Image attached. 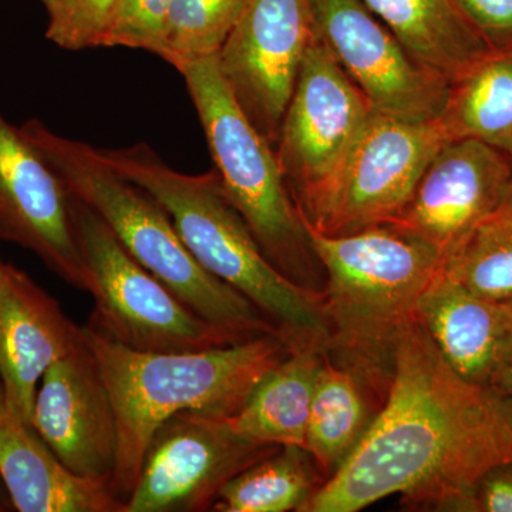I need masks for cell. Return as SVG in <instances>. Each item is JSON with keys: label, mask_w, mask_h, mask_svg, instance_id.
<instances>
[{"label": "cell", "mask_w": 512, "mask_h": 512, "mask_svg": "<svg viewBox=\"0 0 512 512\" xmlns=\"http://www.w3.org/2000/svg\"><path fill=\"white\" fill-rule=\"evenodd\" d=\"M505 461L512 400L458 375L416 319L365 436L301 512H357L392 495L420 510L474 512L478 481Z\"/></svg>", "instance_id": "6da1fadb"}, {"label": "cell", "mask_w": 512, "mask_h": 512, "mask_svg": "<svg viewBox=\"0 0 512 512\" xmlns=\"http://www.w3.org/2000/svg\"><path fill=\"white\" fill-rule=\"evenodd\" d=\"M305 228L326 272L325 356L352 373L382 407L403 330L416 320L417 302L443 266V255L393 224L343 235Z\"/></svg>", "instance_id": "7a4b0ae2"}, {"label": "cell", "mask_w": 512, "mask_h": 512, "mask_svg": "<svg viewBox=\"0 0 512 512\" xmlns=\"http://www.w3.org/2000/svg\"><path fill=\"white\" fill-rule=\"evenodd\" d=\"M83 335L116 410V467L110 490L126 507L148 444L174 414L194 410L229 419L258 383L291 352L276 335L190 353L138 352L84 325Z\"/></svg>", "instance_id": "3957f363"}, {"label": "cell", "mask_w": 512, "mask_h": 512, "mask_svg": "<svg viewBox=\"0 0 512 512\" xmlns=\"http://www.w3.org/2000/svg\"><path fill=\"white\" fill-rule=\"evenodd\" d=\"M99 153L117 173L164 208L202 268L254 303L289 350L309 348L325 353L328 325L322 291L296 284L271 264L228 200L215 170L180 173L146 143L99 148Z\"/></svg>", "instance_id": "277c9868"}, {"label": "cell", "mask_w": 512, "mask_h": 512, "mask_svg": "<svg viewBox=\"0 0 512 512\" xmlns=\"http://www.w3.org/2000/svg\"><path fill=\"white\" fill-rule=\"evenodd\" d=\"M67 194L99 215L124 249L202 319L239 339L276 335L264 313L194 258L164 208L100 156L40 120L19 127Z\"/></svg>", "instance_id": "5b68a950"}, {"label": "cell", "mask_w": 512, "mask_h": 512, "mask_svg": "<svg viewBox=\"0 0 512 512\" xmlns=\"http://www.w3.org/2000/svg\"><path fill=\"white\" fill-rule=\"evenodd\" d=\"M177 70L197 110L228 200L271 264L296 284L319 291L312 279L316 256L275 147L239 106L222 76L218 55L191 60Z\"/></svg>", "instance_id": "8992f818"}, {"label": "cell", "mask_w": 512, "mask_h": 512, "mask_svg": "<svg viewBox=\"0 0 512 512\" xmlns=\"http://www.w3.org/2000/svg\"><path fill=\"white\" fill-rule=\"evenodd\" d=\"M67 195L94 298L89 328L138 352H200L244 340L192 312L128 254L99 215Z\"/></svg>", "instance_id": "52a82bcc"}, {"label": "cell", "mask_w": 512, "mask_h": 512, "mask_svg": "<svg viewBox=\"0 0 512 512\" xmlns=\"http://www.w3.org/2000/svg\"><path fill=\"white\" fill-rule=\"evenodd\" d=\"M450 140L441 119L414 121L373 111L336 174L296 205L303 224L326 235L389 224Z\"/></svg>", "instance_id": "ba28073f"}, {"label": "cell", "mask_w": 512, "mask_h": 512, "mask_svg": "<svg viewBox=\"0 0 512 512\" xmlns=\"http://www.w3.org/2000/svg\"><path fill=\"white\" fill-rule=\"evenodd\" d=\"M279 448L242 439L228 419L194 410L174 414L148 444L124 512L211 511L225 484Z\"/></svg>", "instance_id": "9c48e42d"}, {"label": "cell", "mask_w": 512, "mask_h": 512, "mask_svg": "<svg viewBox=\"0 0 512 512\" xmlns=\"http://www.w3.org/2000/svg\"><path fill=\"white\" fill-rule=\"evenodd\" d=\"M372 113L363 93L313 35L275 146L295 205L336 174Z\"/></svg>", "instance_id": "30bf717a"}, {"label": "cell", "mask_w": 512, "mask_h": 512, "mask_svg": "<svg viewBox=\"0 0 512 512\" xmlns=\"http://www.w3.org/2000/svg\"><path fill=\"white\" fill-rule=\"evenodd\" d=\"M313 32L373 111L441 119L451 84L417 62L362 0H312Z\"/></svg>", "instance_id": "8fae6325"}, {"label": "cell", "mask_w": 512, "mask_h": 512, "mask_svg": "<svg viewBox=\"0 0 512 512\" xmlns=\"http://www.w3.org/2000/svg\"><path fill=\"white\" fill-rule=\"evenodd\" d=\"M313 35L312 0H249L218 52L239 106L274 147Z\"/></svg>", "instance_id": "7c38bea8"}, {"label": "cell", "mask_w": 512, "mask_h": 512, "mask_svg": "<svg viewBox=\"0 0 512 512\" xmlns=\"http://www.w3.org/2000/svg\"><path fill=\"white\" fill-rule=\"evenodd\" d=\"M32 427L73 474L110 485L119 448L116 410L84 335L40 380Z\"/></svg>", "instance_id": "4fadbf2b"}, {"label": "cell", "mask_w": 512, "mask_h": 512, "mask_svg": "<svg viewBox=\"0 0 512 512\" xmlns=\"http://www.w3.org/2000/svg\"><path fill=\"white\" fill-rule=\"evenodd\" d=\"M505 154L473 138L448 141L389 224L423 238L446 258L481 221L503 208L511 180Z\"/></svg>", "instance_id": "5bb4252c"}, {"label": "cell", "mask_w": 512, "mask_h": 512, "mask_svg": "<svg viewBox=\"0 0 512 512\" xmlns=\"http://www.w3.org/2000/svg\"><path fill=\"white\" fill-rule=\"evenodd\" d=\"M0 241L29 249L63 282L89 292L69 195L19 127L0 116Z\"/></svg>", "instance_id": "9a60e30c"}, {"label": "cell", "mask_w": 512, "mask_h": 512, "mask_svg": "<svg viewBox=\"0 0 512 512\" xmlns=\"http://www.w3.org/2000/svg\"><path fill=\"white\" fill-rule=\"evenodd\" d=\"M53 296L12 264L0 274V380L6 410L32 426L37 384L82 339Z\"/></svg>", "instance_id": "2e32d148"}, {"label": "cell", "mask_w": 512, "mask_h": 512, "mask_svg": "<svg viewBox=\"0 0 512 512\" xmlns=\"http://www.w3.org/2000/svg\"><path fill=\"white\" fill-rule=\"evenodd\" d=\"M417 322L444 360L468 382L487 387L494 370L511 355V318L507 302L481 298L443 269L421 293Z\"/></svg>", "instance_id": "e0dca14e"}, {"label": "cell", "mask_w": 512, "mask_h": 512, "mask_svg": "<svg viewBox=\"0 0 512 512\" xmlns=\"http://www.w3.org/2000/svg\"><path fill=\"white\" fill-rule=\"evenodd\" d=\"M0 481L19 512H124L103 481L76 476L32 426L0 410Z\"/></svg>", "instance_id": "ac0fdd59"}, {"label": "cell", "mask_w": 512, "mask_h": 512, "mask_svg": "<svg viewBox=\"0 0 512 512\" xmlns=\"http://www.w3.org/2000/svg\"><path fill=\"white\" fill-rule=\"evenodd\" d=\"M370 12L431 72L456 82L493 47L454 0H362Z\"/></svg>", "instance_id": "d6986e66"}, {"label": "cell", "mask_w": 512, "mask_h": 512, "mask_svg": "<svg viewBox=\"0 0 512 512\" xmlns=\"http://www.w3.org/2000/svg\"><path fill=\"white\" fill-rule=\"evenodd\" d=\"M325 353L295 349L258 383L228 424L242 439L305 448L316 376Z\"/></svg>", "instance_id": "ffe728a7"}, {"label": "cell", "mask_w": 512, "mask_h": 512, "mask_svg": "<svg viewBox=\"0 0 512 512\" xmlns=\"http://www.w3.org/2000/svg\"><path fill=\"white\" fill-rule=\"evenodd\" d=\"M453 138L512 154V47L491 49L451 83L441 116Z\"/></svg>", "instance_id": "44dd1931"}, {"label": "cell", "mask_w": 512, "mask_h": 512, "mask_svg": "<svg viewBox=\"0 0 512 512\" xmlns=\"http://www.w3.org/2000/svg\"><path fill=\"white\" fill-rule=\"evenodd\" d=\"M372 403L375 400L352 373L323 357L313 390L305 448L326 480L365 436L376 416Z\"/></svg>", "instance_id": "7402d4cb"}, {"label": "cell", "mask_w": 512, "mask_h": 512, "mask_svg": "<svg viewBox=\"0 0 512 512\" xmlns=\"http://www.w3.org/2000/svg\"><path fill=\"white\" fill-rule=\"evenodd\" d=\"M319 473L306 448L281 447L225 484L211 511L301 512L325 483Z\"/></svg>", "instance_id": "603a6c76"}, {"label": "cell", "mask_w": 512, "mask_h": 512, "mask_svg": "<svg viewBox=\"0 0 512 512\" xmlns=\"http://www.w3.org/2000/svg\"><path fill=\"white\" fill-rule=\"evenodd\" d=\"M444 274L481 298L512 301V211H495L444 258Z\"/></svg>", "instance_id": "cb8c5ba5"}, {"label": "cell", "mask_w": 512, "mask_h": 512, "mask_svg": "<svg viewBox=\"0 0 512 512\" xmlns=\"http://www.w3.org/2000/svg\"><path fill=\"white\" fill-rule=\"evenodd\" d=\"M249 0H173L168 62L175 69L218 55Z\"/></svg>", "instance_id": "d4e9b609"}, {"label": "cell", "mask_w": 512, "mask_h": 512, "mask_svg": "<svg viewBox=\"0 0 512 512\" xmlns=\"http://www.w3.org/2000/svg\"><path fill=\"white\" fill-rule=\"evenodd\" d=\"M173 0H119L101 47L146 50L168 62V28Z\"/></svg>", "instance_id": "484cf974"}, {"label": "cell", "mask_w": 512, "mask_h": 512, "mask_svg": "<svg viewBox=\"0 0 512 512\" xmlns=\"http://www.w3.org/2000/svg\"><path fill=\"white\" fill-rule=\"evenodd\" d=\"M47 13L46 39L63 50L101 47L119 0H39Z\"/></svg>", "instance_id": "4316f807"}, {"label": "cell", "mask_w": 512, "mask_h": 512, "mask_svg": "<svg viewBox=\"0 0 512 512\" xmlns=\"http://www.w3.org/2000/svg\"><path fill=\"white\" fill-rule=\"evenodd\" d=\"M493 49L512 47V0H454Z\"/></svg>", "instance_id": "83f0119b"}, {"label": "cell", "mask_w": 512, "mask_h": 512, "mask_svg": "<svg viewBox=\"0 0 512 512\" xmlns=\"http://www.w3.org/2000/svg\"><path fill=\"white\" fill-rule=\"evenodd\" d=\"M474 512H512V461L485 471L474 491Z\"/></svg>", "instance_id": "f1b7e54d"}, {"label": "cell", "mask_w": 512, "mask_h": 512, "mask_svg": "<svg viewBox=\"0 0 512 512\" xmlns=\"http://www.w3.org/2000/svg\"><path fill=\"white\" fill-rule=\"evenodd\" d=\"M487 389L498 394V396L512 400V353L505 357L503 362L494 370L493 376L487 384Z\"/></svg>", "instance_id": "f546056e"}, {"label": "cell", "mask_w": 512, "mask_h": 512, "mask_svg": "<svg viewBox=\"0 0 512 512\" xmlns=\"http://www.w3.org/2000/svg\"><path fill=\"white\" fill-rule=\"evenodd\" d=\"M512 157V154H511ZM504 210L512 211V158H511V180L510 187H508L507 198H505V202L503 205Z\"/></svg>", "instance_id": "4dcf8cb0"}, {"label": "cell", "mask_w": 512, "mask_h": 512, "mask_svg": "<svg viewBox=\"0 0 512 512\" xmlns=\"http://www.w3.org/2000/svg\"><path fill=\"white\" fill-rule=\"evenodd\" d=\"M10 505H12V503H10L9 495L0 493V511L9 510Z\"/></svg>", "instance_id": "1f68e13d"}, {"label": "cell", "mask_w": 512, "mask_h": 512, "mask_svg": "<svg viewBox=\"0 0 512 512\" xmlns=\"http://www.w3.org/2000/svg\"><path fill=\"white\" fill-rule=\"evenodd\" d=\"M5 399H3V390L2 386H0V410H5Z\"/></svg>", "instance_id": "d6a6232c"}, {"label": "cell", "mask_w": 512, "mask_h": 512, "mask_svg": "<svg viewBox=\"0 0 512 512\" xmlns=\"http://www.w3.org/2000/svg\"><path fill=\"white\" fill-rule=\"evenodd\" d=\"M508 309H510V318H511V343H512V301L507 302ZM512 353V352H511Z\"/></svg>", "instance_id": "836d02e7"}, {"label": "cell", "mask_w": 512, "mask_h": 512, "mask_svg": "<svg viewBox=\"0 0 512 512\" xmlns=\"http://www.w3.org/2000/svg\"><path fill=\"white\" fill-rule=\"evenodd\" d=\"M3 266H5V262H3L2 259H0V274H2Z\"/></svg>", "instance_id": "e575fe53"}]
</instances>
